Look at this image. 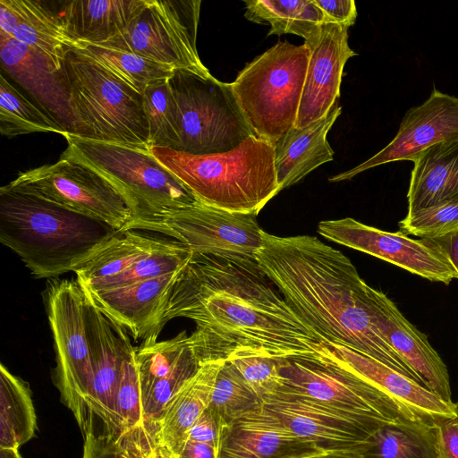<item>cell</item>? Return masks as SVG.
I'll use <instances>...</instances> for the list:
<instances>
[{
    "label": "cell",
    "instance_id": "8fae6325",
    "mask_svg": "<svg viewBox=\"0 0 458 458\" xmlns=\"http://www.w3.org/2000/svg\"><path fill=\"white\" fill-rule=\"evenodd\" d=\"M200 4V0H147L122 33L98 46L209 76L197 50Z\"/></svg>",
    "mask_w": 458,
    "mask_h": 458
},
{
    "label": "cell",
    "instance_id": "44dd1931",
    "mask_svg": "<svg viewBox=\"0 0 458 458\" xmlns=\"http://www.w3.org/2000/svg\"><path fill=\"white\" fill-rule=\"evenodd\" d=\"M347 30L344 26L324 23L317 37L304 43L310 58L295 128L321 119L337 103L344 67L357 55L348 44Z\"/></svg>",
    "mask_w": 458,
    "mask_h": 458
},
{
    "label": "cell",
    "instance_id": "277c9868",
    "mask_svg": "<svg viewBox=\"0 0 458 458\" xmlns=\"http://www.w3.org/2000/svg\"><path fill=\"white\" fill-rule=\"evenodd\" d=\"M151 151L199 202L216 208L258 215L279 192L274 145L255 136L223 153L192 155L160 147Z\"/></svg>",
    "mask_w": 458,
    "mask_h": 458
},
{
    "label": "cell",
    "instance_id": "83f0119b",
    "mask_svg": "<svg viewBox=\"0 0 458 458\" xmlns=\"http://www.w3.org/2000/svg\"><path fill=\"white\" fill-rule=\"evenodd\" d=\"M147 0H72L64 2L62 21L80 44L99 45L122 33ZM82 47V48H83Z\"/></svg>",
    "mask_w": 458,
    "mask_h": 458
},
{
    "label": "cell",
    "instance_id": "e0dca14e",
    "mask_svg": "<svg viewBox=\"0 0 458 458\" xmlns=\"http://www.w3.org/2000/svg\"><path fill=\"white\" fill-rule=\"evenodd\" d=\"M0 59L2 71L27 91L65 133L86 136L72 101L64 68L57 70L45 56L3 33Z\"/></svg>",
    "mask_w": 458,
    "mask_h": 458
},
{
    "label": "cell",
    "instance_id": "ffe728a7",
    "mask_svg": "<svg viewBox=\"0 0 458 458\" xmlns=\"http://www.w3.org/2000/svg\"><path fill=\"white\" fill-rule=\"evenodd\" d=\"M367 307L381 337L412 369L420 384L445 401L453 403L447 368L427 335L413 326L383 292L369 284Z\"/></svg>",
    "mask_w": 458,
    "mask_h": 458
},
{
    "label": "cell",
    "instance_id": "1f68e13d",
    "mask_svg": "<svg viewBox=\"0 0 458 458\" xmlns=\"http://www.w3.org/2000/svg\"><path fill=\"white\" fill-rule=\"evenodd\" d=\"M438 425L411 420L384 425L374 435L364 455L366 458H440Z\"/></svg>",
    "mask_w": 458,
    "mask_h": 458
},
{
    "label": "cell",
    "instance_id": "603a6c76",
    "mask_svg": "<svg viewBox=\"0 0 458 458\" xmlns=\"http://www.w3.org/2000/svg\"><path fill=\"white\" fill-rule=\"evenodd\" d=\"M178 272L112 291L85 293L108 318L129 331L135 340L148 336L157 338L161 310Z\"/></svg>",
    "mask_w": 458,
    "mask_h": 458
},
{
    "label": "cell",
    "instance_id": "7c38bea8",
    "mask_svg": "<svg viewBox=\"0 0 458 458\" xmlns=\"http://www.w3.org/2000/svg\"><path fill=\"white\" fill-rule=\"evenodd\" d=\"M256 216L198 201L161 215L132 219L124 230L164 234L180 242L192 253L255 258L264 232Z\"/></svg>",
    "mask_w": 458,
    "mask_h": 458
},
{
    "label": "cell",
    "instance_id": "bcb514c9",
    "mask_svg": "<svg viewBox=\"0 0 458 458\" xmlns=\"http://www.w3.org/2000/svg\"><path fill=\"white\" fill-rule=\"evenodd\" d=\"M432 241L443 250L458 274V228Z\"/></svg>",
    "mask_w": 458,
    "mask_h": 458
},
{
    "label": "cell",
    "instance_id": "8992f818",
    "mask_svg": "<svg viewBox=\"0 0 458 458\" xmlns=\"http://www.w3.org/2000/svg\"><path fill=\"white\" fill-rule=\"evenodd\" d=\"M66 150L109 181L129 203L133 219L161 215L199 200L152 154L151 148L65 133Z\"/></svg>",
    "mask_w": 458,
    "mask_h": 458
},
{
    "label": "cell",
    "instance_id": "b9f144b4",
    "mask_svg": "<svg viewBox=\"0 0 458 458\" xmlns=\"http://www.w3.org/2000/svg\"><path fill=\"white\" fill-rule=\"evenodd\" d=\"M126 432L135 458H173L143 423Z\"/></svg>",
    "mask_w": 458,
    "mask_h": 458
},
{
    "label": "cell",
    "instance_id": "7dc6e473",
    "mask_svg": "<svg viewBox=\"0 0 458 458\" xmlns=\"http://www.w3.org/2000/svg\"><path fill=\"white\" fill-rule=\"evenodd\" d=\"M177 458H217V451L208 444L187 439Z\"/></svg>",
    "mask_w": 458,
    "mask_h": 458
},
{
    "label": "cell",
    "instance_id": "7a4b0ae2",
    "mask_svg": "<svg viewBox=\"0 0 458 458\" xmlns=\"http://www.w3.org/2000/svg\"><path fill=\"white\" fill-rule=\"evenodd\" d=\"M255 259L323 344L374 358L420 384L377 332L367 307L368 284L340 250L315 236L281 237L263 232Z\"/></svg>",
    "mask_w": 458,
    "mask_h": 458
},
{
    "label": "cell",
    "instance_id": "f5cc1de1",
    "mask_svg": "<svg viewBox=\"0 0 458 458\" xmlns=\"http://www.w3.org/2000/svg\"><path fill=\"white\" fill-rule=\"evenodd\" d=\"M457 405H458V403H457Z\"/></svg>",
    "mask_w": 458,
    "mask_h": 458
},
{
    "label": "cell",
    "instance_id": "6da1fadb",
    "mask_svg": "<svg viewBox=\"0 0 458 458\" xmlns=\"http://www.w3.org/2000/svg\"><path fill=\"white\" fill-rule=\"evenodd\" d=\"M255 258L192 253L178 272L157 327L193 320L203 361L247 349L275 358L319 356L322 341L276 291Z\"/></svg>",
    "mask_w": 458,
    "mask_h": 458
},
{
    "label": "cell",
    "instance_id": "2e32d148",
    "mask_svg": "<svg viewBox=\"0 0 458 458\" xmlns=\"http://www.w3.org/2000/svg\"><path fill=\"white\" fill-rule=\"evenodd\" d=\"M318 233L433 282L448 284L458 279L452 263L432 240H415L401 231H383L351 217L320 221Z\"/></svg>",
    "mask_w": 458,
    "mask_h": 458
},
{
    "label": "cell",
    "instance_id": "4316f807",
    "mask_svg": "<svg viewBox=\"0 0 458 458\" xmlns=\"http://www.w3.org/2000/svg\"><path fill=\"white\" fill-rule=\"evenodd\" d=\"M413 164L408 213L458 199V137L429 148Z\"/></svg>",
    "mask_w": 458,
    "mask_h": 458
},
{
    "label": "cell",
    "instance_id": "d590c367",
    "mask_svg": "<svg viewBox=\"0 0 458 458\" xmlns=\"http://www.w3.org/2000/svg\"><path fill=\"white\" fill-rule=\"evenodd\" d=\"M262 405V399L235 368L225 360L218 372L208 408L227 426Z\"/></svg>",
    "mask_w": 458,
    "mask_h": 458
},
{
    "label": "cell",
    "instance_id": "ee69618b",
    "mask_svg": "<svg viewBox=\"0 0 458 458\" xmlns=\"http://www.w3.org/2000/svg\"><path fill=\"white\" fill-rule=\"evenodd\" d=\"M82 458H117L118 439L88 433L84 437Z\"/></svg>",
    "mask_w": 458,
    "mask_h": 458
},
{
    "label": "cell",
    "instance_id": "836d02e7",
    "mask_svg": "<svg viewBox=\"0 0 458 458\" xmlns=\"http://www.w3.org/2000/svg\"><path fill=\"white\" fill-rule=\"evenodd\" d=\"M0 132L8 138L34 132L65 134L53 119L4 77L3 71L0 75Z\"/></svg>",
    "mask_w": 458,
    "mask_h": 458
},
{
    "label": "cell",
    "instance_id": "60d3db41",
    "mask_svg": "<svg viewBox=\"0 0 458 458\" xmlns=\"http://www.w3.org/2000/svg\"><path fill=\"white\" fill-rule=\"evenodd\" d=\"M225 424L208 407L191 428L188 439L208 444L218 453Z\"/></svg>",
    "mask_w": 458,
    "mask_h": 458
},
{
    "label": "cell",
    "instance_id": "484cf974",
    "mask_svg": "<svg viewBox=\"0 0 458 458\" xmlns=\"http://www.w3.org/2000/svg\"><path fill=\"white\" fill-rule=\"evenodd\" d=\"M162 239L143 231H117L74 269L76 280L85 293H98L130 270Z\"/></svg>",
    "mask_w": 458,
    "mask_h": 458
},
{
    "label": "cell",
    "instance_id": "ba28073f",
    "mask_svg": "<svg viewBox=\"0 0 458 458\" xmlns=\"http://www.w3.org/2000/svg\"><path fill=\"white\" fill-rule=\"evenodd\" d=\"M179 127V150L192 155L230 151L253 136L231 83L176 69L168 79Z\"/></svg>",
    "mask_w": 458,
    "mask_h": 458
},
{
    "label": "cell",
    "instance_id": "f907efd6",
    "mask_svg": "<svg viewBox=\"0 0 458 458\" xmlns=\"http://www.w3.org/2000/svg\"><path fill=\"white\" fill-rule=\"evenodd\" d=\"M117 458H135L127 432L118 439Z\"/></svg>",
    "mask_w": 458,
    "mask_h": 458
},
{
    "label": "cell",
    "instance_id": "9a60e30c",
    "mask_svg": "<svg viewBox=\"0 0 458 458\" xmlns=\"http://www.w3.org/2000/svg\"><path fill=\"white\" fill-rule=\"evenodd\" d=\"M262 401L292 431L318 450L365 454L374 435L386 425L332 408L282 384Z\"/></svg>",
    "mask_w": 458,
    "mask_h": 458
},
{
    "label": "cell",
    "instance_id": "e575fe53",
    "mask_svg": "<svg viewBox=\"0 0 458 458\" xmlns=\"http://www.w3.org/2000/svg\"><path fill=\"white\" fill-rule=\"evenodd\" d=\"M149 145L179 150V127L174 98L168 80L148 86L142 93Z\"/></svg>",
    "mask_w": 458,
    "mask_h": 458
},
{
    "label": "cell",
    "instance_id": "5bb4252c",
    "mask_svg": "<svg viewBox=\"0 0 458 458\" xmlns=\"http://www.w3.org/2000/svg\"><path fill=\"white\" fill-rule=\"evenodd\" d=\"M87 296V294H86ZM92 377L85 398L88 433L115 439L123 435L116 412V395L123 364L135 349L125 329L108 318L87 296Z\"/></svg>",
    "mask_w": 458,
    "mask_h": 458
},
{
    "label": "cell",
    "instance_id": "d6a6232c",
    "mask_svg": "<svg viewBox=\"0 0 458 458\" xmlns=\"http://www.w3.org/2000/svg\"><path fill=\"white\" fill-rule=\"evenodd\" d=\"M74 51L141 95L148 86L167 81L176 70L131 52L98 45H86Z\"/></svg>",
    "mask_w": 458,
    "mask_h": 458
},
{
    "label": "cell",
    "instance_id": "ac0fdd59",
    "mask_svg": "<svg viewBox=\"0 0 458 458\" xmlns=\"http://www.w3.org/2000/svg\"><path fill=\"white\" fill-rule=\"evenodd\" d=\"M458 137V98L433 89L429 98L404 114L394 138L357 166L328 179L350 180L369 168L390 162L414 161L429 148Z\"/></svg>",
    "mask_w": 458,
    "mask_h": 458
},
{
    "label": "cell",
    "instance_id": "7402d4cb",
    "mask_svg": "<svg viewBox=\"0 0 458 458\" xmlns=\"http://www.w3.org/2000/svg\"><path fill=\"white\" fill-rule=\"evenodd\" d=\"M318 450L262 405L224 428L217 458H298Z\"/></svg>",
    "mask_w": 458,
    "mask_h": 458
},
{
    "label": "cell",
    "instance_id": "3957f363",
    "mask_svg": "<svg viewBox=\"0 0 458 458\" xmlns=\"http://www.w3.org/2000/svg\"><path fill=\"white\" fill-rule=\"evenodd\" d=\"M117 231L36 196L0 189V241L36 278L73 272Z\"/></svg>",
    "mask_w": 458,
    "mask_h": 458
},
{
    "label": "cell",
    "instance_id": "681fc988",
    "mask_svg": "<svg viewBox=\"0 0 458 458\" xmlns=\"http://www.w3.org/2000/svg\"><path fill=\"white\" fill-rule=\"evenodd\" d=\"M298 458H366L364 454L352 451L318 450Z\"/></svg>",
    "mask_w": 458,
    "mask_h": 458
},
{
    "label": "cell",
    "instance_id": "f6af8a7d",
    "mask_svg": "<svg viewBox=\"0 0 458 458\" xmlns=\"http://www.w3.org/2000/svg\"><path fill=\"white\" fill-rule=\"evenodd\" d=\"M440 458H458V417L437 426Z\"/></svg>",
    "mask_w": 458,
    "mask_h": 458
},
{
    "label": "cell",
    "instance_id": "7bdbcfd3",
    "mask_svg": "<svg viewBox=\"0 0 458 458\" xmlns=\"http://www.w3.org/2000/svg\"><path fill=\"white\" fill-rule=\"evenodd\" d=\"M324 15L325 23H335L349 28L357 17L353 0H313Z\"/></svg>",
    "mask_w": 458,
    "mask_h": 458
},
{
    "label": "cell",
    "instance_id": "f35d334b",
    "mask_svg": "<svg viewBox=\"0 0 458 458\" xmlns=\"http://www.w3.org/2000/svg\"><path fill=\"white\" fill-rule=\"evenodd\" d=\"M407 235L433 240L458 228V199L407 213L399 223Z\"/></svg>",
    "mask_w": 458,
    "mask_h": 458
},
{
    "label": "cell",
    "instance_id": "816d5d0a",
    "mask_svg": "<svg viewBox=\"0 0 458 458\" xmlns=\"http://www.w3.org/2000/svg\"><path fill=\"white\" fill-rule=\"evenodd\" d=\"M0 458H22L17 448H0Z\"/></svg>",
    "mask_w": 458,
    "mask_h": 458
},
{
    "label": "cell",
    "instance_id": "ab89813d",
    "mask_svg": "<svg viewBox=\"0 0 458 458\" xmlns=\"http://www.w3.org/2000/svg\"><path fill=\"white\" fill-rule=\"evenodd\" d=\"M116 412L123 434L143 423V405L135 349L125 360L116 395Z\"/></svg>",
    "mask_w": 458,
    "mask_h": 458
},
{
    "label": "cell",
    "instance_id": "d4e9b609",
    "mask_svg": "<svg viewBox=\"0 0 458 458\" xmlns=\"http://www.w3.org/2000/svg\"><path fill=\"white\" fill-rule=\"evenodd\" d=\"M225 360L204 362L169 403L157 425L151 428L143 423L173 458L179 456L191 428L209 406L216 380Z\"/></svg>",
    "mask_w": 458,
    "mask_h": 458
},
{
    "label": "cell",
    "instance_id": "4dcf8cb0",
    "mask_svg": "<svg viewBox=\"0 0 458 458\" xmlns=\"http://www.w3.org/2000/svg\"><path fill=\"white\" fill-rule=\"evenodd\" d=\"M37 416L26 382L0 366V448H17L34 436Z\"/></svg>",
    "mask_w": 458,
    "mask_h": 458
},
{
    "label": "cell",
    "instance_id": "f546056e",
    "mask_svg": "<svg viewBox=\"0 0 458 458\" xmlns=\"http://www.w3.org/2000/svg\"><path fill=\"white\" fill-rule=\"evenodd\" d=\"M245 18L256 23H269L270 35L294 34L304 43L318 34L325 19L313 0H248Z\"/></svg>",
    "mask_w": 458,
    "mask_h": 458
},
{
    "label": "cell",
    "instance_id": "cb8c5ba5",
    "mask_svg": "<svg viewBox=\"0 0 458 458\" xmlns=\"http://www.w3.org/2000/svg\"><path fill=\"white\" fill-rule=\"evenodd\" d=\"M341 113L336 103L327 115L305 127H293L274 145L279 191L334 159L327 135Z\"/></svg>",
    "mask_w": 458,
    "mask_h": 458
},
{
    "label": "cell",
    "instance_id": "f1b7e54d",
    "mask_svg": "<svg viewBox=\"0 0 458 458\" xmlns=\"http://www.w3.org/2000/svg\"><path fill=\"white\" fill-rule=\"evenodd\" d=\"M16 17L13 38L45 56L57 70H63L66 53L83 46L67 31L60 15L42 2L9 0Z\"/></svg>",
    "mask_w": 458,
    "mask_h": 458
},
{
    "label": "cell",
    "instance_id": "9c48e42d",
    "mask_svg": "<svg viewBox=\"0 0 458 458\" xmlns=\"http://www.w3.org/2000/svg\"><path fill=\"white\" fill-rule=\"evenodd\" d=\"M4 187L98 219L116 230H124L134 217L123 194L66 149L56 162L21 172Z\"/></svg>",
    "mask_w": 458,
    "mask_h": 458
},
{
    "label": "cell",
    "instance_id": "74e56055",
    "mask_svg": "<svg viewBox=\"0 0 458 458\" xmlns=\"http://www.w3.org/2000/svg\"><path fill=\"white\" fill-rule=\"evenodd\" d=\"M225 360L261 399L272 395L282 384L277 358L252 350L235 349L227 353Z\"/></svg>",
    "mask_w": 458,
    "mask_h": 458
},
{
    "label": "cell",
    "instance_id": "4fadbf2b",
    "mask_svg": "<svg viewBox=\"0 0 458 458\" xmlns=\"http://www.w3.org/2000/svg\"><path fill=\"white\" fill-rule=\"evenodd\" d=\"M277 361L283 386L332 408L384 424L423 422L378 388L328 362L310 358Z\"/></svg>",
    "mask_w": 458,
    "mask_h": 458
},
{
    "label": "cell",
    "instance_id": "5b68a950",
    "mask_svg": "<svg viewBox=\"0 0 458 458\" xmlns=\"http://www.w3.org/2000/svg\"><path fill=\"white\" fill-rule=\"evenodd\" d=\"M310 58L305 45L279 41L231 83L253 136L275 145L294 127Z\"/></svg>",
    "mask_w": 458,
    "mask_h": 458
},
{
    "label": "cell",
    "instance_id": "30bf717a",
    "mask_svg": "<svg viewBox=\"0 0 458 458\" xmlns=\"http://www.w3.org/2000/svg\"><path fill=\"white\" fill-rule=\"evenodd\" d=\"M44 297L55 351V385L83 434L92 377L87 296L77 280L61 279L48 282Z\"/></svg>",
    "mask_w": 458,
    "mask_h": 458
},
{
    "label": "cell",
    "instance_id": "52a82bcc",
    "mask_svg": "<svg viewBox=\"0 0 458 458\" xmlns=\"http://www.w3.org/2000/svg\"><path fill=\"white\" fill-rule=\"evenodd\" d=\"M64 68L84 138L151 148L141 94L72 49Z\"/></svg>",
    "mask_w": 458,
    "mask_h": 458
},
{
    "label": "cell",
    "instance_id": "d6986e66",
    "mask_svg": "<svg viewBox=\"0 0 458 458\" xmlns=\"http://www.w3.org/2000/svg\"><path fill=\"white\" fill-rule=\"evenodd\" d=\"M321 360L371 384L423 422L438 425L458 417V405L448 403L415 380L385 363L335 344H322Z\"/></svg>",
    "mask_w": 458,
    "mask_h": 458
},
{
    "label": "cell",
    "instance_id": "c3c4849f",
    "mask_svg": "<svg viewBox=\"0 0 458 458\" xmlns=\"http://www.w3.org/2000/svg\"><path fill=\"white\" fill-rule=\"evenodd\" d=\"M17 17L9 0H0V33L13 38Z\"/></svg>",
    "mask_w": 458,
    "mask_h": 458
},
{
    "label": "cell",
    "instance_id": "8d00e7d4",
    "mask_svg": "<svg viewBox=\"0 0 458 458\" xmlns=\"http://www.w3.org/2000/svg\"><path fill=\"white\" fill-rule=\"evenodd\" d=\"M191 338V344L174 368L154 385L143 407V423L146 426L154 428L157 425L169 403L204 363L196 349L193 337Z\"/></svg>",
    "mask_w": 458,
    "mask_h": 458
}]
</instances>
